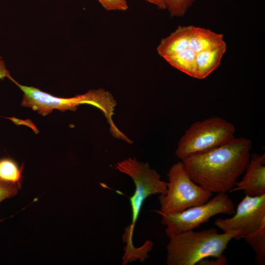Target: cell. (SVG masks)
Segmentation results:
<instances>
[{"label":"cell","mask_w":265,"mask_h":265,"mask_svg":"<svg viewBox=\"0 0 265 265\" xmlns=\"http://www.w3.org/2000/svg\"><path fill=\"white\" fill-rule=\"evenodd\" d=\"M226 49L225 44L197 53L195 78L204 79L218 68Z\"/></svg>","instance_id":"cell-11"},{"label":"cell","mask_w":265,"mask_h":265,"mask_svg":"<svg viewBox=\"0 0 265 265\" xmlns=\"http://www.w3.org/2000/svg\"><path fill=\"white\" fill-rule=\"evenodd\" d=\"M20 189V187L17 185L0 180V203L5 199L16 196ZM2 220L0 219V222Z\"/></svg>","instance_id":"cell-18"},{"label":"cell","mask_w":265,"mask_h":265,"mask_svg":"<svg viewBox=\"0 0 265 265\" xmlns=\"http://www.w3.org/2000/svg\"><path fill=\"white\" fill-rule=\"evenodd\" d=\"M228 260L223 254L219 256L209 257L200 261L196 265H226Z\"/></svg>","instance_id":"cell-20"},{"label":"cell","mask_w":265,"mask_h":265,"mask_svg":"<svg viewBox=\"0 0 265 265\" xmlns=\"http://www.w3.org/2000/svg\"><path fill=\"white\" fill-rule=\"evenodd\" d=\"M192 26H180L167 37L162 38L157 48L162 57L188 48Z\"/></svg>","instance_id":"cell-12"},{"label":"cell","mask_w":265,"mask_h":265,"mask_svg":"<svg viewBox=\"0 0 265 265\" xmlns=\"http://www.w3.org/2000/svg\"><path fill=\"white\" fill-rule=\"evenodd\" d=\"M235 131L233 124L218 117L196 122L181 138L175 154L182 159L190 155L223 145L235 138Z\"/></svg>","instance_id":"cell-5"},{"label":"cell","mask_w":265,"mask_h":265,"mask_svg":"<svg viewBox=\"0 0 265 265\" xmlns=\"http://www.w3.org/2000/svg\"><path fill=\"white\" fill-rule=\"evenodd\" d=\"M107 11H126L128 5L126 0H98Z\"/></svg>","instance_id":"cell-19"},{"label":"cell","mask_w":265,"mask_h":265,"mask_svg":"<svg viewBox=\"0 0 265 265\" xmlns=\"http://www.w3.org/2000/svg\"><path fill=\"white\" fill-rule=\"evenodd\" d=\"M6 78L11 80L13 78L6 67L5 64L2 56L0 55V80Z\"/></svg>","instance_id":"cell-21"},{"label":"cell","mask_w":265,"mask_h":265,"mask_svg":"<svg viewBox=\"0 0 265 265\" xmlns=\"http://www.w3.org/2000/svg\"><path fill=\"white\" fill-rule=\"evenodd\" d=\"M156 6L159 9H166V5L165 0H144Z\"/></svg>","instance_id":"cell-22"},{"label":"cell","mask_w":265,"mask_h":265,"mask_svg":"<svg viewBox=\"0 0 265 265\" xmlns=\"http://www.w3.org/2000/svg\"><path fill=\"white\" fill-rule=\"evenodd\" d=\"M115 168L129 176L134 182L135 190L130 198L132 209V222L125 228L123 241L125 243L123 260L130 262L136 260L141 254V247H135L133 243L134 226L145 200L151 195L164 194L167 182L161 179L158 172L147 163L129 158L117 162Z\"/></svg>","instance_id":"cell-2"},{"label":"cell","mask_w":265,"mask_h":265,"mask_svg":"<svg viewBox=\"0 0 265 265\" xmlns=\"http://www.w3.org/2000/svg\"><path fill=\"white\" fill-rule=\"evenodd\" d=\"M214 224L223 232L240 231L234 239L244 238L265 226V194L245 196L238 204L234 215L218 218Z\"/></svg>","instance_id":"cell-7"},{"label":"cell","mask_w":265,"mask_h":265,"mask_svg":"<svg viewBox=\"0 0 265 265\" xmlns=\"http://www.w3.org/2000/svg\"><path fill=\"white\" fill-rule=\"evenodd\" d=\"M196 54L193 51L187 48L162 58L173 67L195 78Z\"/></svg>","instance_id":"cell-14"},{"label":"cell","mask_w":265,"mask_h":265,"mask_svg":"<svg viewBox=\"0 0 265 265\" xmlns=\"http://www.w3.org/2000/svg\"><path fill=\"white\" fill-rule=\"evenodd\" d=\"M166 191L159 195V213L181 212L208 201L212 193L203 188L191 179L182 161L174 164L168 174Z\"/></svg>","instance_id":"cell-4"},{"label":"cell","mask_w":265,"mask_h":265,"mask_svg":"<svg viewBox=\"0 0 265 265\" xmlns=\"http://www.w3.org/2000/svg\"><path fill=\"white\" fill-rule=\"evenodd\" d=\"M251 141L245 137L182 159L193 181L212 193L230 192L245 169L250 157Z\"/></svg>","instance_id":"cell-1"},{"label":"cell","mask_w":265,"mask_h":265,"mask_svg":"<svg viewBox=\"0 0 265 265\" xmlns=\"http://www.w3.org/2000/svg\"><path fill=\"white\" fill-rule=\"evenodd\" d=\"M240 231L218 234L212 228L201 231L187 230L169 238L166 245L168 265H195L201 260L223 254L229 242Z\"/></svg>","instance_id":"cell-3"},{"label":"cell","mask_w":265,"mask_h":265,"mask_svg":"<svg viewBox=\"0 0 265 265\" xmlns=\"http://www.w3.org/2000/svg\"><path fill=\"white\" fill-rule=\"evenodd\" d=\"M197 0H165L166 9L172 17L184 16Z\"/></svg>","instance_id":"cell-17"},{"label":"cell","mask_w":265,"mask_h":265,"mask_svg":"<svg viewBox=\"0 0 265 265\" xmlns=\"http://www.w3.org/2000/svg\"><path fill=\"white\" fill-rule=\"evenodd\" d=\"M82 104H88L100 109L104 114L109 125L110 131L113 136L130 142L127 137L115 125L112 117L116 102L112 95L103 89L90 90L81 94Z\"/></svg>","instance_id":"cell-10"},{"label":"cell","mask_w":265,"mask_h":265,"mask_svg":"<svg viewBox=\"0 0 265 265\" xmlns=\"http://www.w3.org/2000/svg\"><path fill=\"white\" fill-rule=\"evenodd\" d=\"M23 91L22 106L29 107L43 116H46L54 109L64 112L75 111L82 104L81 95L71 98H62L52 95L32 86L22 85L14 79L11 80Z\"/></svg>","instance_id":"cell-8"},{"label":"cell","mask_w":265,"mask_h":265,"mask_svg":"<svg viewBox=\"0 0 265 265\" xmlns=\"http://www.w3.org/2000/svg\"><path fill=\"white\" fill-rule=\"evenodd\" d=\"M255 253L257 263L259 265L265 264V226L256 232L243 238Z\"/></svg>","instance_id":"cell-16"},{"label":"cell","mask_w":265,"mask_h":265,"mask_svg":"<svg viewBox=\"0 0 265 265\" xmlns=\"http://www.w3.org/2000/svg\"><path fill=\"white\" fill-rule=\"evenodd\" d=\"M240 181L230 192L243 190L246 195L258 196L265 194V154L254 153L245 168Z\"/></svg>","instance_id":"cell-9"},{"label":"cell","mask_w":265,"mask_h":265,"mask_svg":"<svg viewBox=\"0 0 265 265\" xmlns=\"http://www.w3.org/2000/svg\"><path fill=\"white\" fill-rule=\"evenodd\" d=\"M225 44L223 34L192 26L188 48L196 53Z\"/></svg>","instance_id":"cell-13"},{"label":"cell","mask_w":265,"mask_h":265,"mask_svg":"<svg viewBox=\"0 0 265 265\" xmlns=\"http://www.w3.org/2000/svg\"><path fill=\"white\" fill-rule=\"evenodd\" d=\"M234 204L227 193L219 192L206 203L188 208L181 212L159 213L161 223L166 226L168 237L182 232L194 230L218 214H234Z\"/></svg>","instance_id":"cell-6"},{"label":"cell","mask_w":265,"mask_h":265,"mask_svg":"<svg viewBox=\"0 0 265 265\" xmlns=\"http://www.w3.org/2000/svg\"><path fill=\"white\" fill-rule=\"evenodd\" d=\"M24 164L20 167L17 163L9 158L0 159V180L17 185L20 188L22 184Z\"/></svg>","instance_id":"cell-15"}]
</instances>
